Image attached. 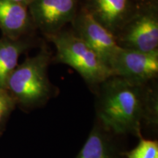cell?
I'll use <instances>...</instances> for the list:
<instances>
[{"instance_id": "obj_1", "label": "cell", "mask_w": 158, "mask_h": 158, "mask_svg": "<svg viewBox=\"0 0 158 158\" xmlns=\"http://www.w3.org/2000/svg\"><path fill=\"white\" fill-rule=\"evenodd\" d=\"M94 94L97 121L114 135L141 138L143 126L157 123L155 81L138 84L112 76L100 85Z\"/></svg>"}, {"instance_id": "obj_2", "label": "cell", "mask_w": 158, "mask_h": 158, "mask_svg": "<svg viewBox=\"0 0 158 158\" xmlns=\"http://www.w3.org/2000/svg\"><path fill=\"white\" fill-rule=\"evenodd\" d=\"M53 56L43 41L38 53L18 64L10 76L6 89L22 109H34L44 106L56 94L57 88L51 84L48 75Z\"/></svg>"}, {"instance_id": "obj_3", "label": "cell", "mask_w": 158, "mask_h": 158, "mask_svg": "<svg viewBox=\"0 0 158 158\" xmlns=\"http://www.w3.org/2000/svg\"><path fill=\"white\" fill-rule=\"evenodd\" d=\"M46 40L56 48L52 62L73 68L94 94L102 82L112 76L110 68L99 55L72 30L64 29Z\"/></svg>"}, {"instance_id": "obj_4", "label": "cell", "mask_w": 158, "mask_h": 158, "mask_svg": "<svg viewBox=\"0 0 158 158\" xmlns=\"http://www.w3.org/2000/svg\"><path fill=\"white\" fill-rule=\"evenodd\" d=\"M115 37L121 48L142 52L158 51V0L140 3Z\"/></svg>"}, {"instance_id": "obj_5", "label": "cell", "mask_w": 158, "mask_h": 158, "mask_svg": "<svg viewBox=\"0 0 158 158\" xmlns=\"http://www.w3.org/2000/svg\"><path fill=\"white\" fill-rule=\"evenodd\" d=\"M81 0H34L28 6L37 31L45 39L57 34L71 23L80 7Z\"/></svg>"}, {"instance_id": "obj_6", "label": "cell", "mask_w": 158, "mask_h": 158, "mask_svg": "<svg viewBox=\"0 0 158 158\" xmlns=\"http://www.w3.org/2000/svg\"><path fill=\"white\" fill-rule=\"evenodd\" d=\"M112 76L138 84L155 81L158 76V51L152 52L120 48L108 64Z\"/></svg>"}, {"instance_id": "obj_7", "label": "cell", "mask_w": 158, "mask_h": 158, "mask_svg": "<svg viewBox=\"0 0 158 158\" xmlns=\"http://www.w3.org/2000/svg\"><path fill=\"white\" fill-rule=\"evenodd\" d=\"M70 24L71 30L95 51L108 67L110 60L120 49L114 35L94 19L81 5Z\"/></svg>"}, {"instance_id": "obj_8", "label": "cell", "mask_w": 158, "mask_h": 158, "mask_svg": "<svg viewBox=\"0 0 158 158\" xmlns=\"http://www.w3.org/2000/svg\"><path fill=\"white\" fill-rule=\"evenodd\" d=\"M140 3L139 0H81L80 5L115 36Z\"/></svg>"}, {"instance_id": "obj_9", "label": "cell", "mask_w": 158, "mask_h": 158, "mask_svg": "<svg viewBox=\"0 0 158 158\" xmlns=\"http://www.w3.org/2000/svg\"><path fill=\"white\" fill-rule=\"evenodd\" d=\"M0 30L2 36L16 39L35 35L28 7L13 0H0Z\"/></svg>"}, {"instance_id": "obj_10", "label": "cell", "mask_w": 158, "mask_h": 158, "mask_svg": "<svg viewBox=\"0 0 158 158\" xmlns=\"http://www.w3.org/2000/svg\"><path fill=\"white\" fill-rule=\"evenodd\" d=\"M43 42L35 35L16 39L0 37V89H6L10 76L19 64V57Z\"/></svg>"}, {"instance_id": "obj_11", "label": "cell", "mask_w": 158, "mask_h": 158, "mask_svg": "<svg viewBox=\"0 0 158 158\" xmlns=\"http://www.w3.org/2000/svg\"><path fill=\"white\" fill-rule=\"evenodd\" d=\"M114 135L97 121L76 158H121Z\"/></svg>"}, {"instance_id": "obj_12", "label": "cell", "mask_w": 158, "mask_h": 158, "mask_svg": "<svg viewBox=\"0 0 158 158\" xmlns=\"http://www.w3.org/2000/svg\"><path fill=\"white\" fill-rule=\"evenodd\" d=\"M124 155L127 158H158V142L141 137L138 145Z\"/></svg>"}, {"instance_id": "obj_13", "label": "cell", "mask_w": 158, "mask_h": 158, "mask_svg": "<svg viewBox=\"0 0 158 158\" xmlns=\"http://www.w3.org/2000/svg\"><path fill=\"white\" fill-rule=\"evenodd\" d=\"M16 106V102L7 89H0V136L5 131L7 122Z\"/></svg>"}, {"instance_id": "obj_14", "label": "cell", "mask_w": 158, "mask_h": 158, "mask_svg": "<svg viewBox=\"0 0 158 158\" xmlns=\"http://www.w3.org/2000/svg\"><path fill=\"white\" fill-rule=\"evenodd\" d=\"M13 1L15 2L21 4V5H23L24 6H27V7H28V6L30 5V4L34 0H13Z\"/></svg>"}, {"instance_id": "obj_15", "label": "cell", "mask_w": 158, "mask_h": 158, "mask_svg": "<svg viewBox=\"0 0 158 158\" xmlns=\"http://www.w3.org/2000/svg\"><path fill=\"white\" fill-rule=\"evenodd\" d=\"M141 2H151V1H157V0H139Z\"/></svg>"}]
</instances>
